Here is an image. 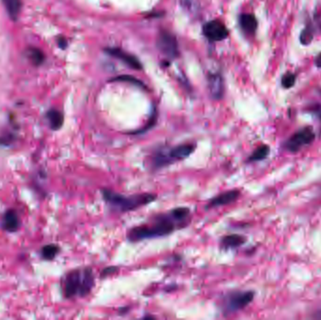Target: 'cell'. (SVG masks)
I'll use <instances>...</instances> for the list:
<instances>
[{"instance_id": "6da1fadb", "label": "cell", "mask_w": 321, "mask_h": 320, "mask_svg": "<svg viewBox=\"0 0 321 320\" xmlns=\"http://www.w3.org/2000/svg\"><path fill=\"white\" fill-rule=\"evenodd\" d=\"M190 214L191 210L189 208L179 207L165 213L153 216L150 223L135 226L128 231V240L138 242L145 239L168 236L178 228L184 227L188 223Z\"/></svg>"}, {"instance_id": "30bf717a", "label": "cell", "mask_w": 321, "mask_h": 320, "mask_svg": "<svg viewBox=\"0 0 321 320\" xmlns=\"http://www.w3.org/2000/svg\"><path fill=\"white\" fill-rule=\"evenodd\" d=\"M239 195H240V192L239 190H230V191L224 192L223 194H218L217 196L209 200L205 209H213L217 207H223V206L229 205L233 202L237 201Z\"/></svg>"}, {"instance_id": "f1b7e54d", "label": "cell", "mask_w": 321, "mask_h": 320, "mask_svg": "<svg viewBox=\"0 0 321 320\" xmlns=\"http://www.w3.org/2000/svg\"><path fill=\"white\" fill-rule=\"evenodd\" d=\"M144 318H154V316L153 315H145Z\"/></svg>"}, {"instance_id": "52a82bcc", "label": "cell", "mask_w": 321, "mask_h": 320, "mask_svg": "<svg viewBox=\"0 0 321 320\" xmlns=\"http://www.w3.org/2000/svg\"><path fill=\"white\" fill-rule=\"evenodd\" d=\"M203 33L210 42H221L228 36V30L224 23L211 20L204 25Z\"/></svg>"}, {"instance_id": "8992f818", "label": "cell", "mask_w": 321, "mask_h": 320, "mask_svg": "<svg viewBox=\"0 0 321 320\" xmlns=\"http://www.w3.org/2000/svg\"><path fill=\"white\" fill-rule=\"evenodd\" d=\"M158 49L168 60H175L179 57V45L177 38L166 30L160 32L157 39Z\"/></svg>"}, {"instance_id": "9c48e42d", "label": "cell", "mask_w": 321, "mask_h": 320, "mask_svg": "<svg viewBox=\"0 0 321 320\" xmlns=\"http://www.w3.org/2000/svg\"><path fill=\"white\" fill-rule=\"evenodd\" d=\"M195 149H196V145L194 143H185V144L178 145L171 149H166V153H167V156L169 157L172 164H174L179 161L185 160L192 153H194Z\"/></svg>"}, {"instance_id": "4316f807", "label": "cell", "mask_w": 321, "mask_h": 320, "mask_svg": "<svg viewBox=\"0 0 321 320\" xmlns=\"http://www.w3.org/2000/svg\"><path fill=\"white\" fill-rule=\"evenodd\" d=\"M314 63L316 65V67L321 68V54L316 57V59L314 60Z\"/></svg>"}, {"instance_id": "44dd1931", "label": "cell", "mask_w": 321, "mask_h": 320, "mask_svg": "<svg viewBox=\"0 0 321 320\" xmlns=\"http://www.w3.org/2000/svg\"><path fill=\"white\" fill-rule=\"evenodd\" d=\"M111 81H115V82H128L131 83L132 85H135L136 87H139V88H142V89H146V86L144 85V83L141 82L140 80L136 79L135 77L133 76H130V75H120L119 77L117 78H114Z\"/></svg>"}, {"instance_id": "484cf974", "label": "cell", "mask_w": 321, "mask_h": 320, "mask_svg": "<svg viewBox=\"0 0 321 320\" xmlns=\"http://www.w3.org/2000/svg\"><path fill=\"white\" fill-rule=\"evenodd\" d=\"M67 45L68 44L66 39H64V38H60V40H59V45H60V48H66Z\"/></svg>"}, {"instance_id": "4fadbf2b", "label": "cell", "mask_w": 321, "mask_h": 320, "mask_svg": "<svg viewBox=\"0 0 321 320\" xmlns=\"http://www.w3.org/2000/svg\"><path fill=\"white\" fill-rule=\"evenodd\" d=\"M239 23L241 30L247 35H254L257 30V20L254 15L242 14L239 15Z\"/></svg>"}, {"instance_id": "ac0fdd59", "label": "cell", "mask_w": 321, "mask_h": 320, "mask_svg": "<svg viewBox=\"0 0 321 320\" xmlns=\"http://www.w3.org/2000/svg\"><path fill=\"white\" fill-rule=\"evenodd\" d=\"M28 57L35 66H40L45 62V54L38 48H34V47L29 48Z\"/></svg>"}, {"instance_id": "277c9868", "label": "cell", "mask_w": 321, "mask_h": 320, "mask_svg": "<svg viewBox=\"0 0 321 320\" xmlns=\"http://www.w3.org/2000/svg\"><path fill=\"white\" fill-rule=\"evenodd\" d=\"M254 298L253 291H232L226 294L222 302L224 315L237 313L249 305Z\"/></svg>"}, {"instance_id": "603a6c76", "label": "cell", "mask_w": 321, "mask_h": 320, "mask_svg": "<svg viewBox=\"0 0 321 320\" xmlns=\"http://www.w3.org/2000/svg\"><path fill=\"white\" fill-rule=\"evenodd\" d=\"M296 82V76L293 74H286L282 78V86L285 89H290Z\"/></svg>"}, {"instance_id": "7a4b0ae2", "label": "cell", "mask_w": 321, "mask_h": 320, "mask_svg": "<svg viewBox=\"0 0 321 320\" xmlns=\"http://www.w3.org/2000/svg\"><path fill=\"white\" fill-rule=\"evenodd\" d=\"M95 285V276L92 268H76L65 275L63 292L65 298L87 297Z\"/></svg>"}, {"instance_id": "83f0119b", "label": "cell", "mask_w": 321, "mask_h": 320, "mask_svg": "<svg viewBox=\"0 0 321 320\" xmlns=\"http://www.w3.org/2000/svg\"><path fill=\"white\" fill-rule=\"evenodd\" d=\"M314 317H315V318H317V319H321V310L320 311H318L317 313H315Z\"/></svg>"}, {"instance_id": "ffe728a7", "label": "cell", "mask_w": 321, "mask_h": 320, "mask_svg": "<svg viewBox=\"0 0 321 320\" xmlns=\"http://www.w3.org/2000/svg\"><path fill=\"white\" fill-rule=\"evenodd\" d=\"M157 111L156 109H154L152 113H151V116H150V119L149 121L147 122V125L139 129V130H136V131H133V132H130L129 134H133V135H138V134H143L145 133H147L148 131H150V129H152L153 127L155 126L156 122H157Z\"/></svg>"}, {"instance_id": "5bb4252c", "label": "cell", "mask_w": 321, "mask_h": 320, "mask_svg": "<svg viewBox=\"0 0 321 320\" xmlns=\"http://www.w3.org/2000/svg\"><path fill=\"white\" fill-rule=\"evenodd\" d=\"M247 239L244 236L239 234H231L224 236L221 240V248L224 250L237 249L246 242Z\"/></svg>"}, {"instance_id": "7402d4cb", "label": "cell", "mask_w": 321, "mask_h": 320, "mask_svg": "<svg viewBox=\"0 0 321 320\" xmlns=\"http://www.w3.org/2000/svg\"><path fill=\"white\" fill-rule=\"evenodd\" d=\"M314 38V29L311 27V25L306 26V28L303 30L300 34V42L302 45H309Z\"/></svg>"}, {"instance_id": "e0dca14e", "label": "cell", "mask_w": 321, "mask_h": 320, "mask_svg": "<svg viewBox=\"0 0 321 320\" xmlns=\"http://www.w3.org/2000/svg\"><path fill=\"white\" fill-rule=\"evenodd\" d=\"M269 147L267 145H262L259 146L257 149L254 150V152L251 154V156L248 158L247 162L248 163H254V162H259L263 161L269 156Z\"/></svg>"}, {"instance_id": "cb8c5ba5", "label": "cell", "mask_w": 321, "mask_h": 320, "mask_svg": "<svg viewBox=\"0 0 321 320\" xmlns=\"http://www.w3.org/2000/svg\"><path fill=\"white\" fill-rule=\"evenodd\" d=\"M120 270V268L119 267H115V266H111V267H106V268H104L101 272V277L102 278H105L107 276L113 275V274H116L118 273Z\"/></svg>"}, {"instance_id": "d4e9b609", "label": "cell", "mask_w": 321, "mask_h": 320, "mask_svg": "<svg viewBox=\"0 0 321 320\" xmlns=\"http://www.w3.org/2000/svg\"><path fill=\"white\" fill-rule=\"evenodd\" d=\"M194 0H181L182 2V5L184 6V8L188 9L189 11L193 10L192 8H194Z\"/></svg>"}, {"instance_id": "2e32d148", "label": "cell", "mask_w": 321, "mask_h": 320, "mask_svg": "<svg viewBox=\"0 0 321 320\" xmlns=\"http://www.w3.org/2000/svg\"><path fill=\"white\" fill-rule=\"evenodd\" d=\"M46 119L49 122V125L54 131L60 130L64 123V116L61 112L57 109H51L47 112Z\"/></svg>"}, {"instance_id": "5b68a950", "label": "cell", "mask_w": 321, "mask_h": 320, "mask_svg": "<svg viewBox=\"0 0 321 320\" xmlns=\"http://www.w3.org/2000/svg\"><path fill=\"white\" fill-rule=\"evenodd\" d=\"M315 134L312 127H304L291 135L284 143V149L295 153L314 141Z\"/></svg>"}, {"instance_id": "9a60e30c", "label": "cell", "mask_w": 321, "mask_h": 320, "mask_svg": "<svg viewBox=\"0 0 321 320\" xmlns=\"http://www.w3.org/2000/svg\"><path fill=\"white\" fill-rule=\"evenodd\" d=\"M2 3L6 9L10 18L13 21H16L21 14L22 0H2Z\"/></svg>"}, {"instance_id": "d6986e66", "label": "cell", "mask_w": 321, "mask_h": 320, "mask_svg": "<svg viewBox=\"0 0 321 320\" xmlns=\"http://www.w3.org/2000/svg\"><path fill=\"white\" fill-rule=\"evenodd\" d=\"M60 253V247L56 244H48L42 248L41 254L45 260H53Z\"/></svg>"}, {"instance_id": "7c38bea8", "label": "cell", "mask_w": 321, "mask_h": 320, "mask_svg": "<svg viewBox=\"0 0 321 320\" xmlns=\"http://www.w3.org/2000/svg\"><path fill=\"white\" fill-rule=\"evenodd\" d=\"M1 225L3 229L8 232H15L18 230L20 227V219L16 211L14 209L7 210L3 215Z\"/></svg>"}, {"instance_id": "f546056e", "label": "cell", "mask_w": 321, "mask_h": 320, "mask_svg": "<svg viewBox=\"0 0 321 320\" xmlns=\"http://www.w3.org/2000/svg\"><path fill=\"white\" fill-rule=\"evenodd\" d=\"M317 116L319 117V119H321V109H319L318 111H317Z\"/></svg>"}, {"instance_id": "8fae6325", "label": "cell", "mask_w": 321, "mask_h": 320, "mask_svg": "<svg viewBox=\"0 0 321 320\" xmlns=\"http://www.w3.org/2000/svg\"><path fill=\"white\" fill-rule=\"evenodd\" d=\"M208 88L211 97L214 100H221L224 93V78L221 74L213 73L208 76Z\"/></svg>"}, {"instance_id": "3957f363", "label": "cell", "mask_w": 321, "mask_h": 320, "mask_svg": "<svg viewBox=\"0 0 321 320\" xmlns=\"http://www.w3.org/2000/svg\"><path fill=\"white\" fill-rule=\"evenodd\" d=\"M103 198L111 209L118 212H128L140 209L156 200L157 195L153 194H138L124 195L115 193L109 189L102 190Z\"/></svg>"}, {"instance_id": "ba28073f", "label": "cell", "mask_w": 321, "mask_h": 320, "mask_svg": "<svg viewBox=\"0 0 321 320\" xmlns=\"http://www.w3.org/2000/svg\"><path fill=\"white\" fill-rule=\"evenodd\" d=\"M105 53L113 58L120 60L121 62L125 63L127 66L133 68L134 70H138V71L142 70V64L136 57L129 54V53L125 52L124 50H122L120 48L109 47V48L105 49Z\"/></svg>"}]
</instances>
